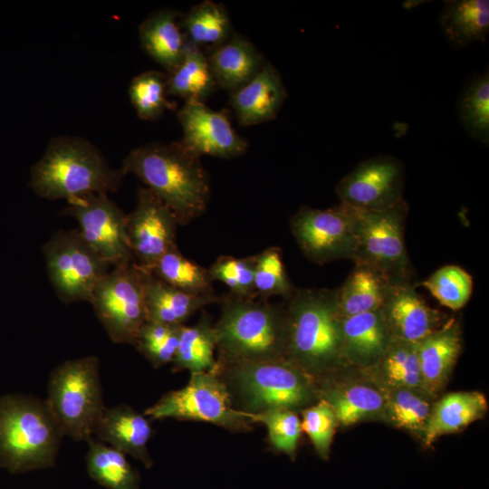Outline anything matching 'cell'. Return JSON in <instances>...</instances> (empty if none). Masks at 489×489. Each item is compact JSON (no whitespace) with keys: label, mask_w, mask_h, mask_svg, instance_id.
Wrapping results in <instances>:
<instances>
[{"label":"cell","mask_w":489,"mask_h":489,"mask_svg":"<svg viewBox=\"0 0 489 489\" xmlns=\"http://www.w3.org/2000/svg\"><path fill=\"white\" fill-rule=\"evenodd\" d=\"M135 175L186 225L201 216L210 199L209 178L201 157L181 141L152 142L132 149L120 168Z\"/></svg>","instance_id":"obj_1"},{"label":"cell","mask_w":489,"mask_h":489,"mask_svg":"<svg viewBox=\"0 0 489 489\" xmlns=\"http://www.w3.org/2000/svg\"><path fill=\"white\" fill-rule=\"evenodd\" d=\"M122 170L113 168L89 140L76 136H59L50 140L42 158L31 169L29 185L40 197L71 199L115 192L120 187Z\"/></svg>","instance_id":"obj_2"},{"label":"cell","mask_w":489,"mask_h":489,"mask_svg":"<svg viewBox=\"0 0 489 489\" xmlns=\"http://www.w3.org/2000/svg\"><path fill=\"white\" fill-rule=\"evenodd\" d=\"M221 313L214 323L218 360L216 367L285 359L284 305L267 299L220 296Z\"/></svg>","instance_id":"obj_3"},{"label":"cell","mask_w":489,"mask_h":489,"mask_svg":"<svg viewBox=\"0 0 489 489\" xmlns=\"http://www.w3.org/2000/svg\"><path fill=\"white\" fill-rule=\"evenodd\" d=\"M285 300V359L307 374L342 361L338 289H295Z\"/></svg>","instance_id":"obj_4"},{"label":"cell","mask_w":489,"mask_h":489,"mask_svg":"<svg viewBox=\"0 0 489 489\" xmlns=\"http://www.w3.org/2000/svg\"><path fill=\"white\" fill-rule=\"evenodd\" d=\"M64 434L45 399L0 397V466L13 474L52 467Z\"/></svg>","instance_id":"obj_5"},{"label":"cell","mask_w":489,"mask_h":489,"mask_svg":"<svg viewBox=\"0 0 489 489\" xmlns=\"http://www.w3.org/2000/svg\"><path fill=\"white\" fill-rule=\"evenodd\" d=\"M239 411L256 414L293 410L308 404L313 388L307 373L287 360L275 359L216 367Z\"/></svg>","instance_id":"obj_6"},{"label":"cell","mask_w":489,"mask_h":489,"mask_svg":"<svg viewBox=\"0 0 489 489\" xmlns=\"http://www.w3.org/2000/svg\"><path fill=\"white\" fill-rule=\"evenodd\" d=\"M45 400L64 436L87 443L106 408L99 358L90 355L68 360L53 368Z\"/></svg>","instance_id":"obj_7"},{"label":"cell","mask_w":489,"mask_h":489,"mask_svg":"<svg viewBox=\"0 0 489 489\" xmlns=\"http://www.w3.org/2000/svg\"><path fill=\"white\" fill-rule=\"evenodd\" d=\"M143 414L150 420L202 421L233 432L251 430L253 423L235 408L225 382L216 371L191 373L185 387L164 394Z\"/></svg>","instance_id":"obj_8"},{"label":"cell","mask_w":489,"mask_h":489,"mask_svg":"<svg viewBox=\"0 0 489 489\" xmlns=\"http://www.w3.org/2000/svg\"><path fill=\"white\" fill-rule=\"evenodd\" d=\"M352 210L358 238L354 264L371 267L392 283L410 282L412 270L404 239L406 200L387 210Z\"/></svg>","instance_id":"obj_9"},{"label":"cell","mask_w":489,"mask_h":489,"mask_svg":"<svg viewBox=\"0 0 489 489\" xmlns=\"http://www.w3.org/2000/svg\"><path fill=\"white\" fill-rule=\"evenodd\" d=\"M144 270L134 262L114 266L95 286L90 303L110 339L134 345L148 321L143 289Z\"/></svg>","instance_id":"obj_10"},{"label":"cell","mask_w":489,"mask_h":489,"mask_svg":"<svg viewBox=\"0 0 489 489\" xmlns=\"http://www.w3.org/2000/svg\"><path fill=\"white\" fill-rule=\"evenodd\" d=\"M43 254L50 283L65 303L90 302L95 286L110 266L78 229L56 231L43 244Z\"/></svg>","instance_id":"obj_11"},{"label":"cell","mask_w":489,"mask_h":489,"mask_svg":"<svg viewBox=\"0 0 489 489\" xmlns=\"http://www.w3.org/2000/svg\"><path fill=\"white\" fill-rule=\"evenodd\" d=\"M290 228L303 254L318 264L352 260L358 249L352 207L340 203L327 209L302 206Z\"/></svg>","instance_id":"obj_12"},{"label":"cell","mask_w":489,"mask_h":489,"mask_svg":"<svg viewBox=\"0 0 489 489\" xmlns=\"http://www.w3.org/2000/svg\"><path fill=\"white\" fill-rule=\"evenodd\" d=\"M64 214L77 220L82 238L110 266L133 262L127 235V215L108 194L71 199Z\"/></svg>","instance_id":"obj_13"},{"label":"cell","mask_w":489,"mask_h":489,"mask_svg":"<svg viewBox=\"0 0 489 489\" xmlns=\"http://www.w3.org/2000/svg\"><path fill=\"white\" fill-rule=\"evenodd\" d=\"M403 163L388 155H377L359 163L336 187L340 204L368 211L389 209L403 198Z\"/></svg>","instance_id":"obj_14"},{"label":"cell","mask_w":489,"mask_h":489,"mask_svg":"<svg viewBox=\"0 0 489 489\" xmlns=\"http://www.w3.org/2000/svg\"><path fill=\"white\" fill-rule=\"evenodd\" d=\"M126 225L133 262L145 271L151 272L158 260L177 245L176 216L147 187L139 188Z\"/></svg>","instance_id":"obj_15"},{"label":"cell","mask_w":489,"mask_h":489,"mask_svg":"<svg viewBox=\"0 0 489 489\" xmlns=\"http://www.w3.org/2000/svg\"><path fill=\"white\" fill-rule=\"evenodd\" d=\"M182 144L197 156L234 158L244 154L247 141L233 128L226 113L203 101H187L177 111Z\"/></svg>","instance_id":"obj_16"},{"label":"cell","mask_w":489,"mask_h":489,"mask_svg":"<svg viewBox=\"0 0 489 489\" xmlns=\"http://www.w3.org/2000/svg\"><path fill=\"white\" fill-rule=\"evenodd\" d=\"M380 310L392 338L413 343L438 329L443 318L410 282L391 283Z\"/></svg>","instance_id":"obj_17"},{"label":"cell","mask_w":489,"mask_h":489,"mask_svg":"<svg viewBox=\"0 0 489 489\" xmlns=\"http://www.w3.org/2000/svg\"><path fill=\"white\" fill-rule=\"evenodd\" d=\"M153 434L151 420L126 404L106 407L94 428L100 441L140 461L153 465L148 444Z\"/></svg>","instance_id":"obj_18"},{"label":"cell","mask_w":489,"mask_h":489,"mask_svg":"<svg viewBox=\"0 0 489 489\" xmlns=\"http://www.w3.org/2000/svg\"><path fill=\"white\" fill-rule=\"evenodd\" d=\"M286 90L278 71L269 62L245 84L231 92V106L243 126L273 120L285 99Z\"/></svg>","instance_id":"obj_19"},{"label":"cell","mask_w":489,"mask_h":489,"mask_svg":"<svg viewBox=\"0 0 489 489\" xmlns=\"http://www.w3.org/2000/svg\"><path fill=\"white\" fill-rule=\"evenodd\" d=\"M340 327L343 360L359 366H375L393 339L380 309L341 318Z\"/></svg>","instance_id":"obj_20"},{"label":"cell","mask_w":489,"mask_h":489,"mask_svg":"<svg viewBox=\"0 0 489 489\" xmlns=\"http://www.w3.org/2000/svg\"><path fill=\"white\" fill-rule=\"evenodd\" d=\"M206 56L216 87L230 92L248 82L266 62L253 43L234 32Z\"/></svg>","instance_id":"obj_21"},{"label":"cell","mask_w":489,"mask_h":489,"mask_svg":"<svg viewBox=\"0 0 489 489\" xmlns=\"http://www.w3.org/2000/svg\"><path fill=\"white\" fill-rule=\"evenodd\" d=\"M143 289L148 321L168 325H183L197 311L218 302L220 298L215 293L199 295L186 292L145 270Z\"/></svg>","instance_id":"obj_22"},{"label":"cell","mask_w":489,"mask_h":489,"mask_svg":"<svg viewBox=\"0 0 489 489\" xmlns=\"http://www.w3.org/2000/svg\"><path fill=\"white\" fill-rule=\"evenodd\" d=\"M422 389L436 393L441 389L462 349L459 324L451 320L417 343Z\"/></svg>","instance_id":"obj_23"},{"label":"cell","mask_w":489,"mask_h":489,"mask_svg":"<svg viewBox=\"0 0 489 489\" xmlns=\"http://www.w3.org/2000/svg\"><path fill=\"white\" fill-rule=\"evenodd\" d=\"M178 17L174 10H158L149 15L139 29L143 49L168 73L180 62L187 44Z\"/></svg>","instance_id":"obj_24"},{"label":"cell","mask_w":489,"mask_h":489,"mask_svg":"<svg viewBox=\"0 0 489 489\" xmlns=\"http://www.w3.org/2000/svg\"><path fill=\"white\" fill-rule=\"evenodd\" d=\"M486 410V398L479 391L446 394L431 408L423 431L425 445L430 446L444 435L463 430L482 418Z\"/></svg>","instance_id":"obj_25"},{"label":"cell","mask_w":489,"mask_h":489,"mask_svg":"<svg viewBox=\"0 0 489 489\" xmlns=\"http://www.w3.org/2000/svg\"><path fill=\"white\" fill-rule=\"evenodd\" d=\"M393 283L380 272L355 264L341 287L338 288V312L340 318L379 310Z\"/></svg>","instance_id":"obj_26"},{"label":"cell","mask_w":489,"mask_h":489,"mask_svg":"<svg viewBox=\"0 0 489 489\" xmlns=\"http://www.w3.org/2000/svg\"><path fill=\"white\" fill-rule=\"evenodd\" d=\"M440 24L447 39L455 46L465 47L484 41L489 32L487 0L446 1Z\"/></svg>","instance_id":"obj_27"},{"label":"cell","mask_w":489,"mask_h":489,"mask_svg":"<svg viewBox=\"0 0 489 489\" xmlns=\"http://www.w3.org/2000/svg\"><path fill=\"white\" fill-rule=\"evenodd\" d=\"M216 87L206 54L187 42L182 60L167 73L168 96L205 102Z\"/></svg>","instance_id":"obj_28"},{"label":"cell","mask_w":489,"mask_h":489,"mask_svg":"<svg viewBox=\"0 0 489 489\" xmlns=\"http://www.w3.org/2000/svg\"><path fill=\"white\" fill-rule=\"evenodd\" d=\"M216 350L215 325L208 315L203 314L195 325H182L172 361L173 370L187 369L190 373L214 371L216 368Z\"/></svg>","instance_id":"obj_29"},{"label":"cell","mask_w":489,"mask_h":489,"mask_svg":"<svg viewBox=\"0 0 489 489\" xmlns=\"http://www.w3.org/2000/svg\"><path fill=\"white\" fill-rule=\"evenodd\" d=\"M85 457L91 479L107 489H139V473L121 451L92 436Z\"/></svg>","instance_id":"obj_30"},{"label":"cell","mask_w":489,"mask_h":489,"mask_svg":"<svg viewBox=\"0 0 489 489\" xmlns=\"http://www.w3.org/2000/svg\"><path fill=\"white\" fill-rule=\"evenodd\" d=\"M188 43L200 48L219 45L233 34L225 5L210 0L193 5L181 22Z\"/></svg>","instance_id":"obj_31"},{"label":"cell","mask_w":489,"mask_h":489,"mask_svg":"<svg viewBox=\"0 0 489 489\" xmlns=\"http://www.w3.org/2000/svg\"><path fill=\"white\" fill-rule=\"evenodd\" d=\"M151 273L166 283L192 294H213V279L209 270L189 260L177 245L167 251L156 263Z\"/></svg>","instance_id":"obj_32"},{"label":"cell","mask_w":489,"mask_h":489,"mask_svg":"<svg viewBox=\"0 0 489 489\" xmlns=\"http://www.w3.org/2000/svg\"><path fill=\"white\" fill-rule=\"evenodd\" d=\"M337 422L350 426L385 410L386 398L378 389L362 384L331 390L324 398Z\"/></svg>","instance_id":"obj_33"},{"label":"cell","mask_w":489,"mask_h":489,"mask_svg":"<svg viewBox=\"0 0 489 489\" xmlns=\"http://www.w3.org/2000/svg\"><path fill=\"white\" fill-rule=\"evenodd\" d=\"M460 120L467 133L475 140L489 141V74L486 70L475 77L459 99Z\"/></svg>","instance_id":"obj_34"},{"label":"cell","mask_w":489,"mask_h":489,"mask_svg":"<svg viewBox=\"0 0 489 489\" xmlns=\"http://www.w3.org/2000/svg\"><path fill=\"white\" fill-rule=\"evenodd\" d=\"M377 365L392 387L422 388L417 343L392 339Z\"/></svg>","instance_id":"obj_35"},{"label":"cell","mask_w":489,"mask_h":489,"mask_svg":"<svg viewBox=\"0 0 489 489\" xmlns=\"http://www.w3.org/2000/svg\"><path fill=\"white\" fill-rule=\"evenodd\" d=\"M418 284L425 287L440 304L453 311L463 308L473 292L472 276L455 264L440 267Z\"/></svg>","instance_id":"obj_36"},{"label":"cell","mask_w":489,"mask_h":489,"mask_svg":"<svg viewBox=\"0 0 489 489\" xmlns=\"http://www.w3.org/2000/svg\"><path fill=\"white\" fill-rule=\"evenodd\" d=\"M129 96L138 116L145 120H156L172 107L168 101L167 74L159 71L135 76L129 86Z\"/></svg>","instance_id":"obj_37"},{"label":"cell","mask_w":489,"mask_h":489,"mask_svg":"<svg viewBox=\"0 0 489 489\" xmlns=\"http://www.w3.org/2000/svg\"><path fill=\"white\" fill-rule=\"evenodd\" d=\"M254 290L258 298L269 300L273 296L287 299L295 288L287 274L282 250L272 246L255 254Z\"/></svg>","instance_id":"obj_38"},{"label":"cell","mask_w":489,"mask_h":489,"mask_svg":"<svg viewBox=\"0 0 489 489\" xmlns=\"http://www.w3.org/2000/svg\"><path fill=\"white\" fill-rule=\"evenodd\" d=\"M181 327L147 321L133 346L154 368H160L173 361Z\"/></svg>","instance_id":"obj_39"},{"label":"cell","mask_w":489,"mask_h":489,"mask_svg":"<svg viewBox=\"0 0 489 489\" xmlns=\"http://www.w3.org/2000/svg\"><path fill=\"white\" fill-rule=\"evenodd\" d=\"M386 398L385 412L398 427L409 431H424L431 411L430 403L417 388H395Z\"/></svg>","instance_id":"obj_40"},{"label":"cell","mask_w":489,"mask_h":489,"mask_svg":"<svg viewBox=\"0 0 489 489\" xmlns=\"http://www.w3.org/2000/svg\"><path fill=\"white\" fill-rule=\"evenodd\" d=\"M255 254L247 257L219 256L208 269L213 281L224 283L229 292L245 299L257 298L254 290Z\"/></svg>","instance_id":"obj_41"},{"label":"cell","mask_w":489,"mask_h":489,"mask_svg":"<svg viewBox=\"0 0 489 489\" xmlns=\"http://www.w3.org/2000/svg\"><path fill=\"white\" fill-rule=\"evenodd\" d=\"M244 414L252 422H260L266 427L270 443L275 450L290 456L294 455L302 427L301 420L293 410L274 409Z\"/></svg>","instance_id":"obj_42"},{"label":"cell","mask_w":489,"mask_h":489,"mask_svg":"<svg viewBox=\"0 0 489 489\" xmlns=\"http://www.w3.org/2000/svg\"><path fill=\"white\" fill-rule=\"evenodd\" d=\"M336 425L334 411L325 399L304 409L302 413V431L309 436L318 455L322 458L329 455Z\"/></svg>","instance_id":"obj_43"}]
</instances>
